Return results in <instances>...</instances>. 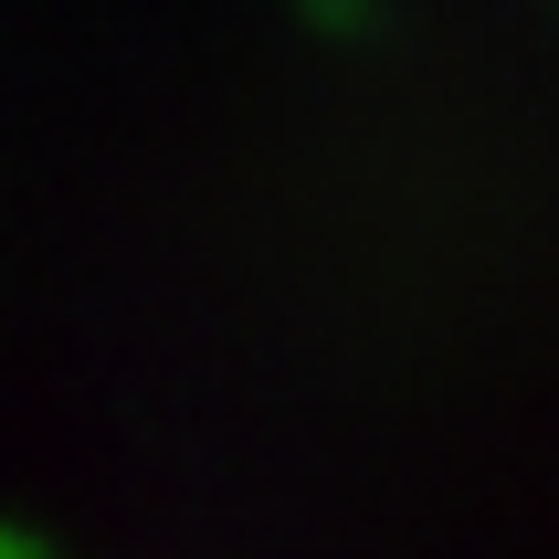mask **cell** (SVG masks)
<instances>
[{
    "instance_id": "1",
    "label": "cell",
    "mask_w": 559,
    "mask_h": 559,
    "mask_svg": "<svg viewBox=\"0 0 559 559\" xmlns=\"http://www.w3.org/2000/svg\"><path fill=\"white\" fill-rule=\"evenodd\" d=\"M296 11H307L317 32H359V22H370V0H296Z\"/></svg>"
},
{
    "instance_id": "2",
    "label": "cell",
    "mask_w": 559,
    "mask_h": 559,
    "mask_svg": "<svg viewBox=\"0 0 559 559\" xmlns=\"http://www.w3.org/2000/svg\"><path fill=\"white\" fill-rule=\"evenodd\" d=\"M0 559H53V549H43V538H32L22 518H0Z\"/></svg>"
}]
</instances>
